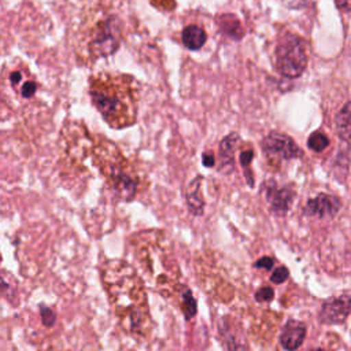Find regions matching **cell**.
Instances as JSON below:
<instances>
[{
  "label": "cell",
  "mask_w": 351,
  "mask_h": 351,
  "mask_svg": "<svg viewBox=\"0 0 351 351\" xmlns=\"http://www.w3.org/2000/svg\"><path fill=\"white\" fill-rule=\"evenodd\" d=\"M90 96L95 107L101 112L104 119L123 128L134 121V101L132 99L130 82H122L121 78L103 81L97 78L90 85Z\"/></svg>",
  "instance_id": "cell-1"
},
{
  "label": "cell",
  "mask_w": 351,
  "mask_h": 351,
  "mask_svg": "<svg viewBox=\"0 0 351 351\" xmlns=\"http://www.w3.org/2000/svg\"><path fill=\"white\" fill-rule=\"evenodd\" d=\"M276 69L287 78H298L307 66V52L304 41L291 33L282 36L274 49Z\"/></svg>",
  "instance_id": "cell-2"
},
{
  "label": "cell",
  "mask_w": 351,
  "mask_h": 351,
  "mask_svg": "<svg viewBox=\"0 0 351 351\" xmlns=\"http://www.w3.org/2000/svg\"><path fill=\"white\" fill-rule=\"evenodd\" d=\"M262 149L270 160H288L303 155L299 145L288 136L280 132H270L262 138Z\"/></svg>",
  "instance_id": "cell-3"
},
{
  "label": "cell",
  "mask_w": 351,
  "mask_h": 351,
  "mask_svg": "<svg viewBox=\"0 0 351 351\" xmlns=\"http://www.w3.org/2000/svg\"><path fill=\"white\" fill-rule=\"evenodd\" d=\"M262 192L270 211L278 217H282L289 211L295 199V191L291 186H278L273 180H269L262 185Z\"/></svg>",
  "instance_id": "cell-4"
},
{
  "label": "cell",
  "mask_w": 351,
  "mask_h": 351,
  "mask_svg": "<svg viewBox=\"0 0 351 351\" xmlns=\"http://www.w3.org/2000/svg\"><path fill=\"white\" fill-rule=\"evenodd\" d=\"M351 315V295L341 293L326 299L319 310V321L326 325L343 324Z\"/></svg>",
  "instance_id": "cell-5"
},
{
  "label": "cell",
  "mask_w": 351,
  "mask_h": 351,
  "mask_svg": "<svg viewBox=\"0 0 351 351\" xmlns=\"http://www.w3.org/2000/svg\"><path fill=\"white\" fill-rule=\"evenodd\" d=\"M92 44L99 56L110 55L118 48L119 34L114 19H107L103 23H100L93 36Z\"/></svg>",
  "instance_id": "cell-6"
},
{
  "label": "cell",
  "mask_w": 351,
  "mask_h": 351,
  "mask_svg": "<svg viewBox=\"0 0 351 351\" xmlns=\"http://www.w3.org/2000/svg\"><path fill=\"white\" fill-rule=\"evenodd\" d=\"M341 207V202L337 196L329 193H318L307 200L304 206V214L315 218H332Z\"/></svg>",
  "instance_id": "cell-7"
},
{
  "label": "cell",
  "mask_w": 351,
  "mask_h": 351,
  "mask_svg": "<svg viewBox=\"0 0 351 351\" xmlns=\"http://www.w3.org/2000/svg\"><path fill=\"white\" fill-rule=\"evenodd\" d=\"M104 171L108 176L111 188L115 191V193H118L121 199L129 200L134 196L137 182L129 173H126L118 165H110Z\"/></svg>",
  "instance_id": "cell-8"
},
{
  "label": "cell",
  "mask_w": 351,
  "mask_h": 351,
  "mask_svg": "<svg viewBox=\"0 0 351 351\" xmlns=\"http://www.w3.org/2000/svg\"><path fill=\"white\" fill-rule=\"evenodd\" d=\"M219 335L228 351H247V341L243 330L233 319H228V317L222 319L219 325Z\"/></svg>",
  "instance_id": "cell-9"
},
{
  "label": "cell",
  "mask_w": 351,
  "mask_h": 351,
  "mask_svg": "<svg viewBox=\"0 0 351 351\" xmlns=\"http://www.w3.org/2000/svg\"><path fill=\"white\" fill-rule=\"evenodd\" d=\"M306 325L302 321L289 319L281 330L280 343L285 351H296L304 341Z\"/></svg>",
  "instance_id": "cell-10"
},
{
  "label": "cell",
  "mask_w": 351,
  "mask_h": 351,
  "mask_svg": "<svg viewBox=\"0 0 351 351\" xmlns=\"http://www.w3.org/2000/svg\"><path fill=\"white\" fill-rule=\"evenodd\" d=\"M239 141H240V136L236 132L226 134L221 140L219 147H218V159H219L218 169H219V171H222L225 174L233 171V167H234L233 156H234V149H236Z\"/></svg>",
  "instance_id": "cell-11"
},
{
  "label": "cell",
  "mask_w": 351,
  "mask_h": 351,
  "mask_svg": "<svg viewBox=\"0 0 351 351\" xmlns=\"http://www.w3.org/2000/svg\"><path fill=\"white\" fill-rule=\"evenodd\" d=\"M202 176L195 177L185 189V202L188 211L192 215H202L204 208V199L202 195Z\"/></svg>",
  "instance_id": "cell-12"
},
{
  "label": "cell",
  "mask_w": 351,
  "mask_h": 351,
  "mask_svg": "<svg viewBox=\"0 0 351 351\" xmlns=\"http://www.w3.org/2000/svg\"><path fill=\"white\" fill-rule=\"evenodd\" d=\"M181 37H182V44L191 51L200 49L207 41L206 32L197 25H188L186 27H184Z\"/></svg>",
  "instance_id": "cell-13"
},
{
  "label": "cell",
  "mask_w": 351,
  "mask_h": 351,
  "mask_svg": "<svg viewBox=\"0 0 351 351\" xmlns=\"http://www.w3.org/2000/svg\"><path fill=\"white\" fill-rule=\"evenodd\" d=\"M335 126L339 137L351 144V101L344 104L335 117Z\"/></svg>",
  "instance_id": "cell-14"
},
{
  "label": "cell",
  "mask_w": 351,
  "mask_h": 351,
  "mask_svg": "<svg viewBox=\"0 0 351 351\" xmlns=\"http://www.w3.org/2000/svg\"><path fill=\"white\" fill-rule=\"evenodd\" d=\"M218 26H219V30L228 36V37H232L233 40H240L244 34V30H243V26H241V22L234 16V15H230V14H223V15H219L218 19Z\"/></svg>",
  "instance_id": "cell-15"
},
{
  "label": "cell",
  "mask_w": 351,
  "mask_h": 351,
  "mask_svg": "<svg viewBox=\"0 0 351 351\" xmlns=\"http://www.w3.org/2000/svg\"><path fill=\"white\" fill-rule=\"evenodd\" d=\"M181 307H182V313L184 315L191 319L196 315L197 311V303L196 299L192 295V291L188 287H184L181 291Z\"/></svg>",
  "instance_id": "cell-16"
},
{
  "label": "cell",
  "mask_w": 351,
  "mask_h": 351,
  "mask_svg": "<svg viewBox=\"0 0 351 351\" xmlns=\"http://www.w3.org/2000/svg\"><path fill=\"white\" fill-rule=\"evenodd\" d=\"M252 158H254V149L252 148H245L240 152V156H239V160H240V165L241 167L244 169V176L247 178V182L250 186H254V176L251 173V162H252Z\"/></svg>",
  "instance_id": "cell-17"
},
{
  "label": "cell",
  "mask_w": 351,
  "mask_h": 351,
  "mask_svg": "<svg viewBox=\"0 0 351 351\" xmlns=\"http://www.w3.org/2000/svg\"><path fill=\"white\" fill-rule=\"evenodd\" d=\"M329 145V138L322 132H313L307 138V147L314 152H321Z\"/></svg>",
  "instance_id": "cell-18"
},
{
  "label": "cell",
  "mask_w": 351,
  "mask_h": 351,
  "mask_svg": "<svg viewBox=\"0 0 351 351\" xmlns=\"http://www.w3.org/2000/svg\"><path fill=\"white\" fill-rule=\"evenodd\" d=\"M40 315H41V321H43V324H44V326H47V328H51L53 324H55V313L49 308V307H47V306H40Z\"/></svg>",
  "instance_id": "cell-19"
},
{
  "label": "cell",
  "mask_w": 351,
  "mask_h": 351,
  "mask_svg": "<svg viewBox=\"0 0 351 351\" xmlns=\"http://www.w3.org/2000/svg\"><path fill=\"white\" fill-rule=\"evenodd\" d=\"M288 276H289L288 269H287L285 266H280V267H277V269L271 273L270 281L274 282V284H282V282L288 278Z\"/></svg>",
  "instance_id": "cell-20"
},
{
  "label": "cell",
  "mask_w": 351,
  "mask_h": 351,
  "mask_svg": "<svg viewBox=\"0 0 351 351\" xmlns=\"http://www.w3.org/2000/svg\"><path fill=\"white\" fill-rule=\"evenodd\" d=\"M274 298V291L271 287H261L255 292V299L258 302H270Z\"/></svg>",
  "instance_id": "cell-21"
},
{
  "label": "cell",
  "mask_w": 351,
  "mask_h": 351,
  "mask_svg": "<svg viewBox=\"0 0 351 351\" xmlns=\"http://www.w3.org/2000/svg\"><path fill=\"white\" fill-rule=\"evenodd\" d=\"M36 90H37V84H36V81H33V80L25 81V82L22 84V86H21V95H22L23 97H26V99L33 97L34 93H36Z\"/></svg>",
  "instance_id": "cell-22"
},
{
  "label": "cell",
  "mask_w": 351,
  "mask_h": 351,
  "mask_svg": "<svg viewBox=\"0 0 351 351\" xmlns=\"http://www.w3.org/2000/svg\"><path fill=\"white\" fill-rule=\"evenodd\" d=\"M273 263H274L273 258H270V256H262V258H259V259L254 263V267H256V269H270V267L273 266Z\"/></svg>",
  "instance_id": "cell-23"
},
{
  "label": "cell",
  "mask_w": 351,
  "mask_h": 351,
  "mask_svg": "<svg viewBox=\"0 0 351 351\" xmlns=\"http://www.w3.org/2000/svg\"><path fill=\"white\" fill-rule=\"evenodd\" d=\"M202 162H203V166H206V167H214L215 166V158H214L213 152L206 151L202 156Z\"/></svg>",
  "instance_id": "cell-24"
},
{
  "label": "cell",
  "mask_w": 351,
  "mask_h": 351,
  "mask_svg": "<svg viewBox=\"0 0 351 351\" xmlns=\"http://www.w3.org/2000/svg\"><path fill=\"white\" fill-rule=\"evenodd\" d=\"M10 84L12 86H16L18 84H22V74L19 71H12L10 74Z\"/></svg>",
  "instance_id": "cell-25"
},
{
  "label": "cell",
  "mask_w": 351,
  "mask_h": 351,
  "mask_svg": "<svg viewBox=\"0 0 351 351\" xmlns=\"http://www.w3.org/2000/svg\"><path fill=\"white\" fill-rule=\"evenodd\" d=\"M339 8L346 10V11H351V0H336Z\"/></svg>",
  "instance_id": "cell-26"
},
{
  "label": "cell",
  "mask_w": 351,
  "mask_h": 351,
  "mask_svg": "<svg viewBox=\"0 0 351 351\" xmlns=\"http://www.w3.org/2000/svg\"><path fill=\"white\" fill-rule=\"evenodd\" d=\"M314 351H325V350H321V348H318V350H314Z\"/></svg>",
  "instance_id": "cell-27"
}]
</instances>
